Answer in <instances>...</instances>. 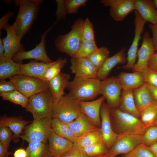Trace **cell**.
<instances>
[{
	"label": "cell",
	"instance_id": "cell-1",
	"mask_svg": "<svg viewBox=\"0 0 157 157\" xmlns=\"http://www.w3.org/2000/svg\"><path fill=\"white\" fill-rule=\"evenodd\" d=\"M42 0H16V6L19 7L15 20V30L17 37L21 40L28 32L36 19Z\"/></svg>",
	"mask_w": 157,
	"mask_h": 157
},
{
	"label": "cell",
	"instance_id": "cell-2",
	"mask_svg": "<svg viewBox=\"0 0 157 157\" xmlns=\"http://www.w3.org/2000/svg\"><path fill=\"white\" fill-rule=\"evenodd\" d=\"M110 117L113 130L117 135H142L147 129L139 118L118 108H110Z\"/></svg>",
	"mask_w": 157,
	"mask_h": 157
},
{
	"label": "cell",
	"instance_id": "cell-3",
	"mask_svg": "<svg viewBox=\"0 0 157 157\" xmlns=\"http://www.w3.org/2000/svg\"><path fill=\"white\" fill-rule=\"evenodd\" d=\"M101 80L97 78H86L75 76L69 81L66 89L69 95L78 101L93 99L100 94Z\"/></svg>",
	"mask_w": 157,
	"mask_h": 157
},
{
	"label": "cell",
	"instance_id": "cell-4",
	"mask_svg": "<svg viewBox=\"0 0 157 157\" xmlns=\"http://www.w3.org/2000/svg\"><path fill=\"white\" fill-rule=\"evenodd\" d=\"M84 22V20L82 18H78L72 25L69 32L57 36L54 41V45L59 51L65 53L71 58L73 57L83 40Z\"/></svg>",
	"mask_w": 157,
	"mask_h": 157
},
{
	"label": "cell",
	"instance_id": "cell-5",
	"mask_svg": "<svg viewBox=\"0 0 157 157\" xmlns=\"http://www.w3.org/2000/svg\"><path fill=\"white\" fill-rule=\"evenodd\" d=\"M55 103L49 89L29 98L26 110L32 114L33 120L52 118Z\"/></svg>",
	"mask_w": 157,
	"mask_h": 157
},
{
	"label": "cell",
	"instance_id": "cell-6",
	"mask_svg": "<svg viewBox=\"0 0 157 157\" xmlns=\"http://www.w3.org/2000/svg\"><path fill=\"white\" fill-rule=\"evenodd\" d=\"M81 113L78 101L67 94L55 104L52 118L67 124L75 119Z\"/></svg>",
	"mask_w": 157,
	"mask_h": 157
},
{
	"label": "cell",
	"instance_id": "cell-7",
	"mask_svg": "<svg viewBox=\"0 0 157 157\" xmlns=\"http://www.w3.org/2000/svg\"><path fill=\"white\" fill-rule=\"evenodd\" d=\"M52 118L33 120L26 126L20 138L28 142L37 141L47 143L52 131Z\"/></svg>",
	"mask_w": 157,
	"mask_h": 157
},
{
	"label": "cell",
	"instance_id": "cell-8",
	"mask_svg": "<svg viewBox=\"0 0 157 157\" xmlns=\"http://www.w3.org/2000/svg\"><path fill=\"white\" fill-rule=\"evenodd\" d=\"M17 90L28 98L49 89L48 82L38 78L18 74L9 78Z\"/></svg>",
	"mask_w": 157,
	"mask_h": 157
},
{
	"label": "cell",
	"instance_id": "cell-9",
	"mask_svg": "<svg viewBox=\"0 0 157 157\" xmlns=\"http://www.w3.org/2000/svg\"><path fill=\"white\" fill-rule=\"evenodd\" d=\"M122 90L117 76L107 78L101 81L100 94L105 97L106 104L111 108H118Z\"/></svg>",
	"mask_w": 157,
	"mask_h": 157
},
{
	"label": "cell",
	"instance_id": "cell-10",
	"mask_svg": "<svg viewBox=\"0 0 157 157\" xmlns=\"http://www.w3.org/2000/svg\"><path fill=\"white\" fill-rule=\"evenodd\" d=\"M55 24L47 29L41 35L40 42L35 48L29 51L23 50L19 52L12 58L13 61L20 64H22L23 60L29 59H33L46 63L52 62L53 61L47 54L45 48V40L47 34Z\"/></svg>",
	"mask_w": 157,
	"mask_h": 157
},
{
	"label": "cell",
	"instance_id": "cell-11",
	"mask_svg": "<svg viewBox=\"0 0 157 157\" xmlns=\"http://www.w3.org/2000/svg\"><path fill=\"white\" fill-rule=\"evenodd\" d=\"M135 18L134 36L130 48L127 52V63L123 66L118 68L126 70L133 69L136 63V61L138 52L139 42L141 38V34L143 33L146 22L142 18L138 12L135 11Z\"/></svg>",
	"mask_w": 157,
	"mask_h": 157
},
{
	"label": "cell",
	"instance_id": "cell-12",
	"mask_svg": "<svg viewBox=\"0 0 157 157\" xmlns=\"http://www.w3.org/2000/svg\"><path fill=\"white\" fill-rule=\"evenodd\" d=\"M142 135L118 134L116 141L107 153L114 156L128 154L142 143Z\"/></svg>",
	"mask_w": 157,
	"mask_h": 157
},
{
	"label": "cell",
	"instance_id": "cell-13",
	"mask_svg": "<svg viewBox=\"0 0 157 157\" xmlns=\"http://www.w3.org/2000/svg\"><path fill=\"white\" fill-rule=\"evenodd\" d=\"M155 51L149 33L147 31L145 32L142 44L138 51L137 61L132 69L133 72L138 71L142 74L147 70L149 68V60Z\"/></svg>",
	"mask_w": 157,
	"mask_h": 157
},
{
	"label": "cell",
	"instance_id": "cell-14",
	"mask_svg": "<svg viewBox=\"0 0 157 157\" xmlns=\"http://www.w3.org/2000/svg\"><path fill=\"white\" fill-rule=\"evenodd\" d=\"M110 108L104 102L100 110V129L103 141L109 150L115 142L118 135L113 129L110 117Z\"/></svg>",
	"mask_w": 157,
	"mask_h": 157
},
{
	"label": "cell",
	"instance_id": "cell-15",
	"mask_svg": "<svg viewBox=\"0 0 157 157\" xmlns=\"http://www.w3.org/2000/svg\"><path fill=\"white\" fill-rule=\"evenodd\" d=\"M104 6L110 7V14L114 20H123L131 12L135 10L134 0H102Z\"/></svg>",
	"mask_w": 157,
	"mask_h": 157
},
{
	"label": "cell",
	"instance_id": "cell-16",
	"mask_svg": "<svg viewBox=\"0 0 157 157\" xmlns=\"http://www.w3.org/2000/svg\"><path fill=\"white\" fill-rule=\"evenodd\" d=\"M69 69L75 76L86 78L97 77L98 70L87 58H71Z\"/></svg>",
	"mask_w": 157,
	"mask_h": 157
},
{
	"label": "cell",
	"instance_id": "cell-17",
	"mask_svg": "<svg viewBox=\"0 0 157 157\" xmlns=\"http://www.w3.org/2000/svg\"><path fill=\"white\" fill-rule=\"evenodd\" d=\"M5 29L6 35L1 39L5 49L4 56L12 58L18 52L24 50V48L16 35L14 23L12 25L9 24Z\"/></svg>",
	"mask_w": 157,
	"mask_h": 157
},
{
	"label": "cell",
	"instance_id": "cell-18",
	"mask_svg": "<svg viewBox=\"0 0 157 157\" xmlns=\"http://www.w3.org/2000/svg\"><path fill=\"white\" fill-rule=\"evenodd\" d=\"M103 96L91 101H78L81 112L94 125L100 128V110L105 100Z\"/></svg>",
	"mask_w": 157,
	"mask_h": 157
},
{
	"label": "cell",
	"instance_id": "cell-19",
	"mask_svg": "<svg viewBox=\"0 0 157 157\" xmlns=\"http://www.w3.org/2000/svg\"><path fill=\"white\" fill-rule=\"evenodd\" d=\"M126 51L125 47H122L114 55L107 58L98 70L97 78L100 80L104 79L107 78L111 70L116 65H125L127 61Z\"/></svg>",
	"mask_w": 157,
	"mask_h": 157
},
{
	"label": "cell",
	"instance_id": "cell-20",
	"mask_svg": "<svg viewBox=\"0 0 157 157\" xmlns=\"http://www.w3.org/2000/svg\"><path fill=\"white\" fill-rule=\"evenodd\" d=\"M49 149L52 157H60L73 146L74 143L52 131L49 137Z\"/></svg>",
	"mask_w": 157,
	"mask_h": 157
},
{
	"label": "cell",
	"instance_id": "cell-21",
	"mask_svg": "<svg viewBox=\"0 0 157 157\" xmlns=\"http://www.w3.org/2000/svg\"><path fill=\"white\" fill-rule=\"evenodd\" d=\"M32 122L23 119L22 117L5 116L0 118V125L7 127L11 130L13 133V140L14 142L17 143L26 126Z\"/></svg>",
	"mask_w": 157,
	"mask_h": 157
},
{
	"label": "cell",
	"instance_id": "cell-22",
	"mask_svg": "<svg viewBox=\"0 0 157 157\" xmlns=\"http://www.w3.org/2000/svg\"><path fill=\"white\" fill-rule=\"evenodd\" d=\"M69 74L60 72L48 82L49 89L53 98L55 104L65 94L64 91L69 82Z\"/></svg>",
	"mask_w": 157,
	"mask_h": 157
},
{
	"label": "cell",
	"instance_id": "cell-23",
	"mask_svg": "<svg viewBox=\"0 0 157 157\" xmlns=\"http://www.w3.org/2000/svg\"><path fill=\"white\" fill-rule=\"evenodd\" d=\"M118 78L122 90H134L142 86L144 83V78L142 74L138 71L132 73L120 72Z\"/></svg>",
	"mask_w": 157,
	"mask_h": 157
},
{
	"label": "cell",
	"instance_id": "cell-24",
	"mask_svg": "<svg viewBox=\"0 0 157 157\" xmlns=\"http://www.w3.org/2000/svg\"><path fill=\"white\" fill-rule=\"evenodd\" d=\"M135 10L145 21L152 24L157 23V10L155 9L153 1L134 0Z\"/></svg>",
	"mask_w": 157,
	"mask_h": 157
},
{
	"label": "cell",
	"instance_id": "cell-25",
	"mask_svg": "<svg viewBox=\"0 0 157 157\" xmlns=\"http://www.w3.org/2000/svg\"><path fill=\"white\" fill-rule=\"evenodd\" d=\"M49 63L31 61L25 64H20L19 74L42 79L47 70L54 63Z\"/></svg>",
	"mask_w": 157,
	"mask_h": 157
},
{
	"label": "cell",
	"instance_id": "cell-26",
	"mask_svg": "<svg viewBox=\"0 0 157 157\" xmlns=\"http://www.w3.org/2000/svg\"><path fill=\"white\" fill-rule=\"evenodd\" d=\"M67 124L78 138L99 128L92 123L82 113L74 120Z\"/></svg>",
	"mask_w": 157,
	"mask_h": 157
},
{
	"label": "cell",
	"instance_id": "cell-27",
	"mask_svg": "<svg viewBox=\"0 0 157 157\" xmlns=\"http://www.w3.org/2000/svg\"><path fill=\"white\" fill-rule=\"evenodd\" d=\"M118 108L124 112L139 118L140 113L136 106L133 90H122Z\"/></svg>",
	"mask_w": 157,
	"mask_h": 157
},
{
	"label": "cell",
	"instance_id": "cell-28",
	"mask_svg": "<svg viewBox=\"0 0 157 157\" xmlns=\"http://www.w3.org/2000/svg\"><path fill=\"white\" fill-rule=\"evenodd\" d=\"M133 96L139 113L154 101L150 94L147 84L145 83L140 87L133 90Z\"/></svg>",
	"mask_w": 157,
	"mask_h": 157
},
{
	"label": "cell",
	"instance_id": "cell-29",
	"mask_svg": "<svg viewBox=\"0 0 157 157\" xmlns=\"http://www.w3.org/2000/svg\"><path fill=\"white\" fill-rule=\"evenodd\" d=\"M20 70V63L13 61L12 58L5 56L0 58V80L19 74Z\"/></svg>",
	"mask_w": 157,
	"mask_h": 157
},
{
	"label": "cell",
	"instance_id": "cell-30",
	"mask_svg": "<svg viewBox=\"0 0 157 157\" xmlns=\"http://www.w3.org/2000/svg\"><path fill=\"white\" fill-rule=\"evenodd\" d=\"M52 131L57 135L74 143L78 137L70 129L67 124L55 119L52 118Z\"/></svg>",
	"mask_w": 157,
	"mask_h": 157
},
{
	"label": "cell",
	"instance_id": "cell-31",
	"mask_svg": "<svg viewBox=\"0 0 157 157\" xmlns=\"http://www.w3.org/2000/svg\"><path fill=\"white\" fill-rule=\"evenodd\" d=\"M26 150V157H52L49 151L48 144L40 141L28 142Z\"/></svg>",
	"mask_w": 157,
	"mask_h": 157
},
{
	"label": "cell",
	"instance_id": "cell-32",
	"mask_svg": "<svg viewBox=\"0 0 157 157\" xmlns=\"http://www.w3.org/2000/svg\"><path fill=\"white\" fill-rule=\"evenodd\" d=\"M139 113V119L146 128L155 124L157 119V102L154 101Z\"/></svg>",
	"mask_w": 157,
	"mask_h": 157
},
{
	"label": "cell",
	"instance_id": "cell-33",
	"mask_svg": "<svg viewBox=\"0 0 157 157\" xmlns=\"http://www.w3.org/2000/svg\"><path fill=\"white\" fill-rule=\"evenodd\" d=\"M102 141L104 142L103 139L100 128H99L78 138L74 143L82 148Z\"/></svg>",
	"mask_w": 157,
	"mask_h": 157
},
{
	"label": "cell",
	"instance_id": "cell-34",
	"mask_svg": "<svg viewBox=\"0 0 157 157\" xmlns=\"http://www.w3.org/2000/svg\"><path fill=\"white\" fill-rule=\"evenodd\" d=\"M0 96L3 100L20 105L25 108L28 104L29 98L17 89L7 92L1 93Z\"/></svg>",
	"mask_w": 157,
	"mask_h": 157
},
{
	"label": "cell",
	"instance_id": "cell-35",
	"mask_svg": "<svg viewBox=\"0 0 157 157\" xmlns=\"http://www.w3.org/2000/svg\"><path fill=\"white\" fill-rule=\"evenodd\" d=\"M65 58L59 57L46 71L42 79L49 82L60 73L61 69L67 63Z\"/></svg>",
	"mask_w": 157,
	"mask_h": 157
},
{
	"label": "cell",
	"instance_id": "cell-36",
	"mask_svg": "<svg viewBox=\"0 0 157 157\" xmlns=\"http://www.w3.org/2000/svg\"><path fill=\"white\" fill-rule=\"evenodd\" d=\"M94 40L83 39L80 47L73 57L75 58H87L98 48Z\"/></svg>",
	"mask_w": 157,
	"mask_h": 157
},
{
	"label": "cell",
	"instance_id": "cell-37",
	"mask_svg": "<svg viewBox=\"0 0 157 157\" xmlns=\"http://www.w3.org/2000/svg\"><path fill=\"white\" fill-rule=\"evenodd\" d=\"M110 51L106 47L104 46L98 49L87 58L98 70L106 59L109 57Z\"/></svg>",
	"mask_w": 157,
	"mask_h": 157
},
{
	"label": "cell",
	"instance_id": "cell-38",
	"mask_svg": "<svg viewBox=\"0 0 157 157\" xmlns=\"http://www.w3.org/2000/svg\"><path fill=\"white\" fill-rule=\"evenodd\" d=\"M82 148L90 157H95L105 154L108 151L106 145L103 141L97 142Z\"/></svg>",
	"mask_w": 157,
	"mask_h": 157
},
{
	"label": "cell",
	"instance_id": "cell-39",
	"mask_svg": "<svg viewBox=\"0 0 157 157\" xmlns=\"http://www.w3.org/2000/svg\"><path fill=\"white\" fill-rule=\"evenodd\" d=\"M157 142V124L147 128L142 135V143L149 147Z\"/></svg>",
	"mask_w": 157,
	"mask_h": 157
},
{
	"label": "cell",
	"instance_id": "cell-40",
	"mask_svg": "<svg viewBox=\"0 0 157 157\" xmlns=\"http://www.w3.org/2000/svg\"><path fill=\"white\" fill-rule=\"evenodd\" d=\"M125 157H156L149 147L141 143L137 146L131 152L125 155Z\"/></svg>",
	"mask_w": 157,
	"mask_h": 157
},
{
	"label": "cell",
	"instance_id": "cell-41",
	"mask_svg": "<svg viewBox=\"0 0 157 157\" xmlns=\"http://www.w3.org/2000/svg\"><path fill=\"white\" fill-rule=\"evenodd\" d=\"M87 1V0H64V6L66 13L76 14L79 8L85 6Z\"/></svg>",
	"mask_w": 157,
	"mask_h": 157
},
{
	"label": "cell",
	"instance_id": "cell-42",
	"mask_svg": "<svg viewBox=\"0 0 157 157\" xmlns=\"http://www.w3.org/2000/svg\"><path fill=\"white\" fill-rule=\"evenodd\" d=\"M13 138V133L11 130L7 127L0 125V142L8 148L10 142Z\"/></svg>",
	"mask_w": 157,
	"mask_h": 157
},
{
	"label": "cell",
	"instance_id": "cell-43",
	"mask_svg": "<svg viewBox=\"0 0 157 157\" xmlns=\"http://www.w3.org/2000/svg\"><path fill=\"white\" fill-rule=\"evenodd\" d=\"M83 39L87 40H94V35L92 22L88 18H86L84 23Z\"/></svg>",
	"mask_w": 157,
	"mask_h": 157
},
{
	"label": "cell",
	"instance_id": "cell-44",
	"mask_svg": "<svg viewBox=\"0 0 157 157\" xmlns=\"http://www.w3.org/2000/svg\"><path fill=\"white\" fill-rule=\"evenodd\" d=\"M142 74L144 77L145 83L148 85L157 88V71L149 67L148 69Z\"/></svg>",
	"mask_w": 157,
	"mask_h": 157
},
{
	"label": "cell",
	"instance_id": "cell-45",
	"mask_svg": "<svg viewBox=\"0 0 157 157\" xmlns=\"http://www.w3.org/2000/svg\"><path fill=\"white\" fill-rule=\"evenodd\" d=\"M60 157H90L83 149L74 143L73 147Z\"/></svg>",
	"mask_w": 157,
	"mask_h": 157
},
{
	"label": "cell",
	"instance_id": "cell-46",
	"mask_svg": "<svg viewBox=\"0 0 157 157\" xmlns=\"http://www.w3.org/2000/svg\"><path fill=\"white\" fill-rule=\"evenodd\" d=\"M56 1L57 4L56 15L57 21L62 19H65L67 13L64 6V0H56Z\"/></svg>",
	"mask_w": 157,
	"mask_h": 157
},
{
	"label": "cell",
	"instance_id": "cell-47",
	"mask_svg": "<svg viewBox=\"0 0 157 157\" xmlns=\"http://www.w3.org/2000/svg\"><path fill=\"white\" fill-rule=\"evenodd\" d=\"M16 89L14 84L10 80H0V93L7 92Z\"/></svg>",
	"mask_w": 157,
	"mask_h": 157
},
{
	"label": "cell",
	"instance_id": "cell-48",
	"mask_svg": "<svg viewBox=\"0 0 157 157\" xmlns=\"http://www.w3.org/2000/svg\"><path fill=\"white\" fill-rule=\"evenodd\" d=\"M14 15V13L10 11L6 13L0 19V31L5 29L9 25L8 22Z\"/></svg>",
	"mask_w": 157,
	"mask_h": 157
},
{
	"label": "cell",
	"instance_id": "cell-49",
	"mask_svg": "<svg viewBox=\"0 0 157 157\" xmlns=\"http://www.w3.org/2000/svg\"><path fill=\"white\" fill-rule=\"evenodd\" d=\"M149 27L151 31L152 42L156 52H157V23L155 24H150Z\"/></svg>",
	"mask_w": 157,
	"mask_h": 157
},
{
	"label": "cell",
	"instance_id": "cell-50",
	"mask_svg": "<svg viewBox=\"0 0 157 157\" xmlns=\"http://www.w3.org/2000/svg\"><path fill=\"white\" fill-rule=\"evenodd\" d=\"M148 66L150 69L157 70V52H155L150 57L148 62Z\"/></svg>",
	"mask_w": 157,
	"mask_h": 157
},
{
	"label": "cell",
	"instance_id": "cell-51",
	"mask_svg": "<svg viewBox=\"0 0 157 157\" xmlns=\"http://www.w3.org/2000/svg\"><path fill=\"white\" fill-rule=\"evenodd\" d=\"M148 87L153 99L157 102V88L149 85H148Z\"/></svg>",
	"mask_w": 157,
	"mask_h": 157
},
{
	"label": "cell",
	"instance_id": "cell-52",
	"mask_svg": "<svg viewBox=\"0 0 157 157\" xmlns=\"http://www.w3.org/2000/svg\"><path fill=\"white\" fill-rule=\"evenodd\" d=\"M8 148L5 144L0 142V156L8 157L11 153L8 151Z\"/></svg>",
	"mask_w": 157,
	"mask_h": 157
},
{
	"label": "cell",
	"instance_id": "cell-53",
	"mask_svg": "<svg viewBox=\"0 0 157 157\" xmlns=\"http://www.w3.org/2000/svg\"><path fill=\"white\" fill-rule=\"evenodd\" d=\"M13 155L14 157H26V150L22 148H19L15 151Z\"/></svg>",
	"mask_w": 157,
	"mask_h": 157
},
{
	"label": "cell",
	"instance_id": "cell-54",
	"mask_svg": "<svg viewBox=\"0 0 157 157\" xmlns=\"http://www.w3.org/2000/svg\"><path fill=\"white\" fill-rule=\"evenodd\" d=\"M148 147L155 156L157 157V142Z\"/></svg>",
	"mask_w": 157,
	"mask_h": 157
},
{
	"label": "cell",
	"instance_id": "cell-55",
	"mask_svg": "<svg viewBox=\"0 0 157 157\" xmlns=\"http://www.w3.org/2000/svg\"><path fill=\"white\" fill-rule=\"evenodd\" d=\"M4 47L2 42V40L0 38V58L4 56Z\"/></svg>",
	"mask_w": 157,
	"mask_h": 157
},
{
	"label": "cell",
	"instance_id": "cell-56",
	"mask_svg": "<svg viewBox=\"0 0 157 157\" xmlns=\"http://www.w3.org/2000/svg\"><path fill=\"white\" fill-rule=\"evenodd\" d=\"M95 157H118L117 156H114L108 153L105 154L101 155Z\"/></svg>",
	"mask_w": 157,
	"mask_h": 157
},
{
	"label": "cell",
	"instance_id": "cell-57",
	"mask_svg": "<svg viewBox=\"0 0 157 157\" xmlns=\"http://www.w3.org/2000/svg\"><path fill=\"white\" fill-rule=\"evenodd\" d=\"M5 1V3L6 4H7V5H8L9 4H10L11 3V2H13L12 1H12L11 0H10V1H9V0H6V1Z\"/></svg>",
	"mask_w": 157,
	"mask_h": 157
},
{
	"label": "cell",
	"instance_id": "cell-58",
	"mask_svg": "<svg viewBox=\"0 0 157 157\" xmlns=\"http://www.w3.org/2000/svg\"><path fill=\"white\" fill-rule=\"evenodd\" d=\"M155 6L156 8H157V0H154L153 1Z\"/></svg>",
	"mask_w": 157,
	"mask_h": 157
},
{
	"label": "cell",
	"instance_id": "cell-59",
	"mask_svg": "<svg viewBox=\"0 0 157 157\" xmlns=\"http://www.w3.org/2000/svg\"><path fill=\"white\" fill-rule=\"evenodd\" d=\"M155 124H157V119L155 123Z\"/></svg>",
	"mask_w": 157,
	"mask_h": 157
},
{
	"label": "cell",
	"instance_id": "cell-60",
	"mask_svg": "<svg viewBox=\"0 0 157 157\" xmlns=\"http://www.w3.org/2000/svg\"><path fill=\"white\" fill-rule=\"evenodd\" d=\"M0 157H6L4 156H0Z\"/></svg>",
	"mask_w": 157,
	"mask_h": 157
},
{
	"label": "cell",
	"instance_id": "cell-61",
	"mask_svg": "<svg viewBox=\"0 0 157 157\" xmlns=\"http://www.w3.org/2000/svg\"></svg>",
	"mask_w": 157,
	"mask_h": 157
},
{
	"label": "cell",
	"instance_id": "cell-62",
	"mask_svg": "<svg viewBox=\"0 0 157 157\" xmlns=\"http://www.w3.org/2000/svg\"></svg>",
	"mask_w": 157,
	"mask_h": 157
}]
</instances>
